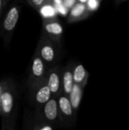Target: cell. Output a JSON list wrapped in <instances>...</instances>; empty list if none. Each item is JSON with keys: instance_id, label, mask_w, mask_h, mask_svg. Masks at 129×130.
I'll list each match as a JSON object with an SVG mask.
<instances>
[{"instance_id": "cell-4", "label": "cell", "mask_w": 129, "mask_h": 130, "mask_svg": "<svg viewBox=\"0 0 129 130\" xmlns=\"http://www.w3.org/2000/svg\"><path fill=\"white\" fill-rule=\"evenodd\" d=\"M44 115L46 118L49 121H54L56 120L58 116V102L56 99H49L46 103L44 104Z\"/></svg>"}, {"instance_id": "cell-7", "label": "cell", "mask_w": 129, "mask_h": 130, "mask_svg": "<svg viewBox=\"0 0 129 130\" xmlns=\"http://www.w3.org/2000/svg\"><path fill=\"white\" fill-rule=\"evenodd\" d=\"M51 94L52 92L48 85H43L36 94V101L40 104H43L51 98Z\"/></svg>"}, {"instance_id": "cell-17", "label": "cell", "mask_w": 129, "mask_h": 130, "mask_svg": "<svg viewBox=\"0 0 129 130\" xmlns=\"http://www.w3.org/2000/svg\"><path fill=\"white\" fill-rule=\"evenodd\" d=\"M45 2V0H31V3L32 5L37 8H40Z\"/></svg>"}, {"instance_id": "cell-9", "label": "cell", "mask_w": 129, "mask_h": 130, "mask_svg": "<svg viewBox=\"0 0 129 130\" xmlns=\"http://www.w3.org/2000/svg\"><path fill=\"white\" fill-rule=\"evenodd\" d=\"M47 85L52 94H57L60 89V78L56 72H52L49 76Z\"/></svg>"}, {"instance_id": "cell-1", "label": "cell", "mask_w": 129, "mask_h": 130, "mask_svg": "<svg viewBox=\"0 0 129 130\" xmlns=\"http://www.w3.org/2000/svg\"><path fill=\"white\" fill-rule=\"evenodd\" d=\"M14 98L11 90L5 85L1 98V115L8 116L10 115L14 109Z\"/></svg>"}, {"instance_id": "cell-13", "label": "cell", "mask_w": 129, "mask_h": 130, "mask_svg": "<svg viewBox=\"0 0 129 130\" xmlns=\"http://www.w3.org/2000/svg\"><path fill=\"white\" fill-rule=\"evenodd\" d=\"M41 58L46 62H52L55 58V52L49 44L44 45L40 50Z\"/></svg>"}, {"instance_id": "cell-16", "label": "cell", "mask_w": 129, "mask_h": 130, "mask_svg": "<svg viewBox=\"0 0 129 130\" xmlns=\"http://www.w3.org/2000/svg\"><path fill=\"white\" fill-rule=\"evenodd\" d=\"M76 2V0H63V4L66 8H71Z\"/></svg>"}, {"instance_id": "cell-5", "label": "cell", "mask_w": 129, "mask_h": 130, "mask_svg": "<svg viewBox=\"0 0 129 130\" xmlns=\"http://www.w3.org/2000/svg\"><path fill=\"white\" fill-rule=\"evenodd\" d=\"M82 87L80 85L74 83L72 89L69 94V100L73 109H78L80 106L82 98Z\"/></svg>"}, {"instance_id": "cell-19", "label": "cell", "mask_w": 129, "mask_h": 130, "mask_svg": "<svg viewBox=\"0 0 129 130\" xmlns=\"http://www.w3.org/2000/svg\"><path fill=\"white\" fill-rule=\"evenodd\" d=\"M52 127L49 126H43L42 128H40V130H52Z\"/></svg>"}, {"instance_id": "cell-20", "label": "cell", "mask_w": 129, "mask_h": 130, "mask_svg": "<svg viewBox=\"0 0 129 130\" xmlns=\"http://www.w3.org/2000/svg\"><path fill=\"white\" fill-rule=\"evenodd\" d=\"M2 4H3V0H0V11L2 10Z\"/></svg>"}, {"instance_id": "cell-18", "label": "cell", "mask_w": 129, "mask_h": 130, "mask_svg": "<svg viewBox=\"0 0 129 130\" xmlns=\"http://www.w3.org/2000/svg\"><path fill=\"white\" fill-rule=\"evenodd\" d=\"M5 82H0V114L2 113L1 112V98H2V94L3 92V90L5 88Z\"/></svg>"}, {"instance_id": "cell-3", "label": "cell", "mask_w": 129, "mask_h": 130, "mask_svg": "<svg viewBox=\"0 0 129 130\" xmlns=\"http://www.w3.org/2000/svg\"><path fill=\"white\" fill-rule=\"evenodd\" d=\"M89 11L86 6V4L81 2H75V4L71 8L68 20L70 22L78 21L81 19L86 18V16L89 14Z\"/></svg>"}, {"instance_id": "cell-21", "label": "cell", "mask_w": 129, "mask_h": 130, "mask_svg": "<svg viewBox=\"0 0 129 130\" xmlns=\"http://www.w3.org/2000/svg\"><path fill=\"white\" fill-rule=\"evenodd\" d=\"M78 1L79 2H81V3H84V4H85V3L87 2V0H78Z\"/></svg>"}, {"instance_id": "cell-12", "label": "cell", "mask_w": 129, "mask_h": 130, "mask_svg": "<svg viewBox=\"0 0 129 130\" xmlns=\"http://www.w3.org/2000/svg\"><path fill=\"white\" fill-rule=\"evenodd\" d=\"M74 85L73 74L71 71L67 70L63 75V88L65 94H69Z\"/></svg>"}, {"instance_id": "cell-2", "label": "cell", "mask_w": 129, "mask_h": 130, "mask_svg": "<svg viewBox=\"0 0 129 130\" xmlns=\"http://www.w3.org/2000/svg\"><path fill=\"white\" fill-rule=\"evenodd\" d=\"M19 18V9L17 7L14 6L9 9L4 21L3 29L5 33H11L15 28Z\"/></svg>"}, {"instance_id": "cell-8", "label": "cell", "mask_w": 129, "mask_h": 130, "mask_svg": "<svg viewBox=\"0 0 129 130\" xmlns=\"http://www.w3.org/2000/svg\"><path fill=\"white\" fill-rule=\"evenodd\" d=\"M58 106L62 113L67 117H70L73 113V107L71 104L69 98L65 96H61L58 101Z\"/></svg>"}, {"instance_id": "cell-6", "label": "cell", "mask_w": 129, "mask_h": 130, "mask_svg": "<svg viewBox=\"0 0 129 130\" xmlns=\"http://www.w3.org/2000/svg\"><path fill=\"white\" fill-rule=\"evenodd\" d=\"M73 80H74V83L78 84V85H82L84 82H85L86 78H87V72L84 69V67L81 65L79 64L78 65L73 72Z\"/></svg>"}, {"instance_id": "cell-15", "label": "cell", "mask_w": 129, "mask_h": 130, "mask_svg": "<svg viewBox=\"0 0 129 130\" xmlns=\"http://www.w3.org/2000/svg\"><path fill=\"white\" fill-rule=\"evenodd\" d=\"M100 2V0H87L85 4L89 11H94L99 8Z\"/></svg>"}, {"instance_id": "cell-11", "label": "cell", "mask_w": 129, "mask_h": 130, "mask_svg": "<svg viewBox=\"0 0 129 130\" xmlns=\"http://www.w3.org/2000/svg\"><path fill=\"white\" fill-rule=\"evenodd\" d=\"M45 30L49 34L58 36L63 33L62 26L57 21H49L44 24Z\"/></svg>"}, {"instance_id": "cell-14", "label": "cell", "mask_w": 129, "mask_h": 130, "mask_svg": "<svg viewBox=\"0 0 129 130\" xmlns=\"http://www.w3.org/2000/svg\"><path fill=\"white\" fill-rule=\"evenodd\" d=\"M40 12L45 18H52L56 15V9L51 5H45L40 7Z\"/></svg>"}, {"instance_id": "cell-22", "label": "cell", "mask_w": 129, "mask_h": 130, "mask_svg": "<svg viewBox=\"0 0 129 130\" xmlns=\"http://www.w3.org/2000/svg\"><path fill=\"white\" fill-rule=\"evenodd\" d=\"M122 1H125V0H116L117 2H122Z\"/></svg>"}, {"instance_id": "cell-10", "label": "cell", "mask_w": 129, "mask_h": 130, "mask_svg": "<svg viewBox=\"0 0 129 130\" xmlns=\"http://www.w3.org/2000/svg\"><path fill=\"white\" fill-rule=\"evenodd\" d=\"M44 64L42 59L36 56L33 59L32 64V73L36 78H40L44 74Z\"/></svg>"}]
</instances>
